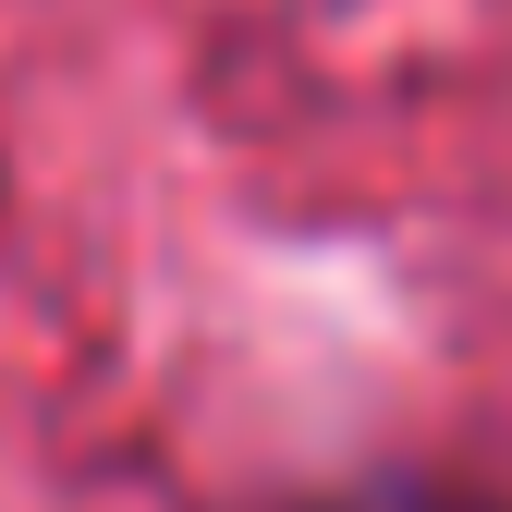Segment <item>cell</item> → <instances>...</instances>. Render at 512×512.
<instances>
[{"label": "cell", "instance_id": "cell-1", "mask_svg": "<svg viewBox=\"0 0 512 512\" xmlns=\"http://www.w3.org/2000/svg\"><path fill=\"white\" fill-rule=\"evenodd\" d=\"M281 512H500L452 476H378V488H330V500H281Z\"/></svg>", "mask_w": 512, "mask_h": 512}]
</instances>
